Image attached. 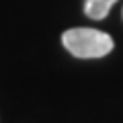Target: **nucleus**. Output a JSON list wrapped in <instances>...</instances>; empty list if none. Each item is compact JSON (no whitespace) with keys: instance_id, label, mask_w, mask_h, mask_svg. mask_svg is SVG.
<instances>
[{"instance_id":"obj_2","label":"nucleus","mask_w":123,"mask_h":123,"mask_svg":"<svg viewBox=\"0 0 123 123\" xmlns=\"http://www.w3.org/2000/svg\"><path fill=\"white\" fill-rule=\"evenodd\" d=\"M117 0H84V12H86V17L94 18V21H101L109 14L111 6Z\"/></svg>"},{"instance_id":"obj_1","label":"nucleus","mask_w":123,"mask_h":123,"mask_svg":"<svg viewBox=\"0 0 123 123\" xmlns=\"http://www.w3.org/2000/svg\"><path fill=\"white\" fill-rule=\"evenodd\" d=\"M62 43L74 57H103L113 51L115 43L111 35L90 27H76L68 29L62 35Z\"/></svg>"}]
</instances>
